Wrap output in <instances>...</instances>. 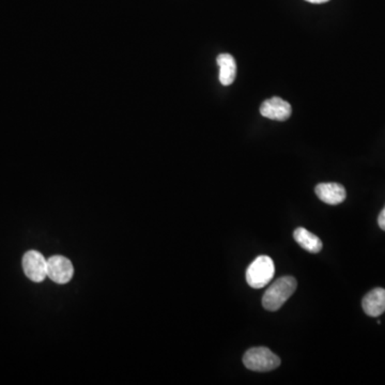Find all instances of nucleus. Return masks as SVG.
Segmentation results:
<instances>
[{"label": "nucleus", "mask_w": 385, "mask_h": 385, "mask_svg": "<svg viewBox=\"0 0 385 385\" xmlns=\"http://www.w3.org/2000/svg\"><path fill=\"white\" fill-rule=\"evenodd\" d=\"M291 113H293L291 105L279 97H273L265 101L260 106V114L271 120H288L290 118Z\"/></svg>", "instance_id": "obj_6"}, {"label": "nucleus", "mask_w": 385, "mask_h": 385, "mask_svg": "<svg viewBox=\"0 0 385 385\" xmlns=\"http://www.w3.org/2000/svg\"><path fill=\"white\" fill-rule=\"evenodd\" d=\"M274 274L273 260L269 256H259L246 270V281L254 289H261L273 279Z\"/></svg>", "instance_id": "obj_2"}, {"label": "nucleus", "mask_w": 385, "mask_h": 385, "mask_svg": "<svg viewBox=\"0 0 385 385\" xmlns=\"http://www.w3.org/2000/svg\"><path fill=\"white\" fill-rule=\"evenodd\" d=\"M363 309L370 317H379L385 311V289L375 288L362 301Z\"/></svg>", "instance_id": "obj_8"}, {"label": "nucleus", "mask_w": 385, "mask_h": 385, "mask_svg": "<svg viewBox=\"0 0 385 385\" xmlns=\"http://www.w3.org/2000/svg\"><path fill=\"white\" fill-rule=\"evenodd\" d=\"M295 277H284L274 281L263 297V306L269 311H277L285 304L297 289Z\"/></svg>", "instance_id": "obj_1"}, {"label": "nucleus", "mask_w": 385, "mask_h": 385, "mask_svg": "<svg viewBox=\"0 0 385 385\" xmlns=\"http://www.w3.org/2000/svg\"><path fill=\"white\" fill-rule=\"evenodd\" d=\"M305 1L311 3H327V1H329V0H305Z\"/></svg>", "instance_id": "obj_12"}, {"label": "nucleus", "mask_w": 385, "mask_h": 385, "mask_svg": "<svg viewBox=\"0 0 385 385\" xmlns=\"http://www.w3.org/2000/svg\"><path fill=\"white\" fill-rule=\"evenodd\" d=\"M293 238L297 243L309 253L317 254L322 249L323 244L321 240L305 228H297L293 232Z\"/></svg>", "instance_id": "obj_10"}, {"label": "nucleus", "mask_w": 385, "mask_h": 385, "mask_svg": "<svg viewBox=\"0 0 385 385\" xmlns=\"http://www.w3.org/2000/svg\"><path fill=\"white\" fill-rule=\"evenodd\" d=\"M74 274V268L70 260L63 256H53L47 259V277L55 283L67 284Z\"/></svg>", "instance_id": "obj_5"}, {"label": "nucleus", "mask_w": 385, "mask_h": 385, "mask_svg": "<svg viewBox=\"0 0 385 385\" xmlns=\"http://www.w3.org/2000/svg\"><path fill=\"white\" fill-rule=\"evenodd\" d=\"M379 227L385 231V207L384 209L381 211L380 215L378 218Z\"/></svg>", "instance_id": "obj_11"}, {"label": "nucleus", "mask_w": 385, "mask_h": 385, "mask_svg": "<svg viewBox=\"0 0 385 385\" xmlns=\"http://www.w3.org/2000/svg\"><path fill=\"white\" fill-rule=\"evenodd\" d=\"M316 195L318 196L321 202L327 204H341L346 199V190L339 183H320L316 186Z\"/></svg>", "instance_id": "obj_7"}, {"label": "nucleus", "mask_w": 385, "mask_h": 385, "mask_svg": "<svg viewBox=\"0 0 385 385\" xmlns=\"http://www.w3.org/2000/svg\"><path fill=\"white\" fill-rule=\"evenodd\" d=\"M243 364L249 370L267 372L274 370L281 365V359L265 347H257L246 351Z\"/></svg>", "instance_id": "obj_3"}, {"label": "nucleus", "mask_w": 385, "mask_h": 385, "mask_svg": "<svg viewBox=\"0 0 385 385\" xmlns=\"http://www.w3.org/2000/svg\"><path fill=\"white\" fill-rule=\"evenodd\" d=\"M220 67V81L223 86H229L237 76V63L230 54H221L216 59Z\"/></svg>", "instance_id": "obj_9"}, {"label": "nucleus", "mask_w": 385, "mask_h": 385, "mask_svg": "<svg viewBox=\"0 0 385 385\" xmlns=\"http://www.w3.org/2000/svg\"><path fill=\"white\" fill-rule=\"evenodd\" d=\"M24 272L26 277L35 283H41L47 277V260L37 251H28L23 256Z\"/></svg>", "instance_id": "obj_4"}]
</instances>
